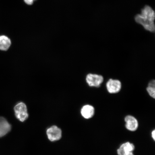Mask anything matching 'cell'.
I'll use <instances>...</instances> for the list:
<instances>
[{
  "label": "cell",
  "instance_id": "obj_1",
  "mask_svg": "<svg viewBox=\"0 0 155 155\" xmlns=\"http://www.w3.org/2000/svg\"><path fill=\"white\" fill-rule=\"evenodd\" d=\"M154 11L150 6L146 5L141 9L140 14L135 16L136 22L143 26L145 30L151 32L155 30Z\"/></svg>",
  "mask_w": 155,
  "mask_h": 155
},
{
  "label": "cell",
  "instance_id": "obj_2",
  "mask_svg": "<svg viewBox=\"0 0 155 155\" xmlns=\"http://www.w3.org/2000/svg\"><path fill=\"white\" fill-rule=\"evenodd\" d=\"M15 115L19 121L24 122L28 119V115L27 107L24 103L17 104L14 108Z\"/></svg>",
  "mask_w": 155,
  "mask_h": 155
},
{
  "label": "cell",
  "instance_id": "obj_3",
  "mask_svg": "<svg viewBox=\"0 0 155 155\" xmlns=\"http://www.w3.org/2000/svg\"><path fill=\"white\" fill-rule=\"evenodd\" d=\"M104 78L101 75L89 73L86 77V82L90 87H98L103 82Z\"/></svg>",
  "mask_w": 155,
  "mask_h": 155
},
{
  "label": "cell",
  "instance_id": "obj_4",
  "mask_svg": "<svg viewBox=\"0 0 155 155\" xmlns=\"http://www.w3.org/2000/svg\"><path fill=\"white\" fill-rule=\"evenodd\" d=\"M107 90L111 94H115L120 91L121 88V83L117 79H110L106 84Z\"/></svg>",
  "mask_w": 155,
  "mask_h": 155
},
{
  "label": "cell",
  "instance_id": "obj_5",
  "mask_svg": "<svg viewBox=\"0 0 155 155\" xmlns=\"http://www.w3.org/2000/svg\"><path fill=\"white\" fill-rule=\"evenodd\" d=\"M46 133L48 139L51 141L58 140L61 138V131L57 126H53L49 128Z\"/></svg>",
  "mask_w": 155,
  "mask_h": 155
},
{
  "label": "cell",
  "instance_id": "obj_6",
  "mask_svg": "<svg viewBox=\"0 0 155 155\" xmlns=\"http://www.w3.org/2000/svg\"><path fill=\"white\" fill-rule=\"evenodd\" d=\"M135 146L132 143L127 142L122 144L117 150L118 155H134L133 151Z\"/></svg>",
  "mask_w": 155,
  "mask_h": 155
},
{
  "label": "cell",
  "instance_id": "obj_7",
  "mask_svg": "<svg viewBox=\"0 0 155 155\" xmlns=\"http://www.w3.org/2000/svg\"><path fill=\"white\" fill-rule=\"evenodd\" d=\"M125 121L127 129L132 131L137 130L138 127V123L135 118L131 115H128L125 117Z\"/></svg>",
  "mask_w": 155,
  "mask_h": 155
},
{
  "label": "cell",
  "instance_id": "obj_8",
  "mask_svg": "<svg viewBox=\"0 0 155 155\" xmlns=\"http://www.w3.org/2000/svg\"><path fill=\"white\" fill-rule=\"evenodd\" d=\"M11 126L5 118L0 117V137L4 136L11 130Z\"/></svg>",
  "mask_w": 155,
  "mask_h": 155
},
{
  "label": "cell",
  "instance_id": "obj_9",
  "mask_svg": "<svg viewBox=\"0 0 155 155\" xmlns=\"http://www.w3.org/2000/svg\"><path fill=\"white\" fill-rule=\"evenodd\" d=\"M94 108L90 104L83 106L81 110V115L85 119H89L92 118L94 114Z\"/></svg>",
  "mask_w": 155,
  "mask_h": 155
},
{
  "label": "cell",
  "instance_id": "obj_10",
  "mask_svg": "<svg viewBox=\"0 0 155 155\" xmlns=\"http://www.w3.org/2000/svg\"><path fill=\"white\" fill-rule=\"evenodd\" d=\"M11 44V41L5 35L0 36V50L6 51L9 49Z\"/></svg>",
  "mask_w": 155,
  "mask_h": 155
},
{
  "label": "cell",
  "instance_id": "obj_11",
  "mask_svg": "<svg viewBox=\"0 0 155 155\" xmlns=\"http://www.w3.org/2000/svg\"><path fill=\"white\" fill-rule=\"evenodd\" d=\"M147 91L150 96L152 98L155 97V81L153 80L149 82L148 86L147 88Z\"/></svg>",
  "mask_w": 155,
  "mask_h": 155
},
{
  "label": "cell",
  "instance_id": "obj_12",
  "mask_svg": "<svg viewBox=\"0 0 155 155\" xmlns=\"http://www.w3.org/2000/svg\"><path fill=\"white\" fill-rule=\"evenodd\" d=\"M34 1L35 0H24L25 3L29 5H32Z\"/></svg>",
  "mask_w": 155,
  "mask_h": 155
},
{
  "label": "cell",
  "instance_id": "obj_13",
  "mask_svg": "<svg viewBox=\"0 0 155 155\" xmlns=\"http://www.w3.org/2000/svg\"><path fill=\"white\" fill-rule=\"evenodd\" d=\"M152 137H153V139H154V140H155V131L154 130L152 132Z\"/></svg>",
  "mask_w": 155,
  "mask_h": 155
}]
</instances>
